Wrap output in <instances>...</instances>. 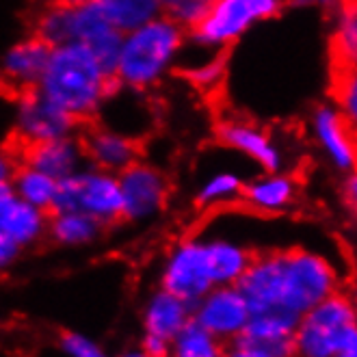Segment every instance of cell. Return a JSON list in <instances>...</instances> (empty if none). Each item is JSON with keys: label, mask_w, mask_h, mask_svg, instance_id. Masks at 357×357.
Returning a JSON list of instances; mask_svg holds the SVG:
<instances>
[{"label": "cell", "mask_w": 357, "mask_h": 357, "mask_svg": "<svg viewBox=\"0 0 357 357\" xmlns=\"http://www.w3.org/2000/svg\"><path fill=\"white\" fill-rule=\"evenodd\" d=\"M39 91L85 126L100 119L119 85L87 46L63 44L52 48Z\"/></svg>", "instance_id": "1"}, {"label": "cell", "mask_w": 357, "mask_h": 357, "mask_svg": "<svg viewBox=\"0 0 357 357\" xmlns=\"http://www.w3.org/2000/svg\"><path fill=\"white\" fill-rule=\"evenodd\" d=\"M206 254L213 271L215 286H236L238 280L245 275L249 264L254 262L256 251L247 245L225 238V236H204Z\"/></svg>", "instance_id": "19"}, {"label": "cell", "mask_w": 357, "mask_h": 357, "mask_svg": "<svg viewBox=\"0 0 357 357\" xmlns=\"http://www.w3.org/2000/svg\"><path fill=\"white\" fill-rule=\"evenodd\" d=\"M63 210H80V213L96 217L107 227L123 221L119 176L98 169L93 165H85L76 174L59 180L52 213H63Z\"/></svg>", "instance_id": "5"}, {"label": "cell", "mask_w": 357, "mask_h": 357, "mask_svg": "<svg viewBox=\"0 0 357 357\" xmlns=\"http://www.w3.org/2000/svg\"><path fill=\"white\" fill-rule=\"evenodd\" d=\"M210 3L213 0H162L165 13L178 20L184 29H193L204 17Z\"/></svg>", "instance_id": "28"}, {"label": "cell", "mask_w": 357, "mask_h": 357, "mask_svg": "<svg viewBox=\"0 0 357 357\" xmlns=\"http://www.w3.org/2000/svg\"><path fill=\"white\" fill-rule=\"evenodd\" d=\"M52 46L35 33L13 41L3 56V85L11 96L37 89L46 74Z\"/></svg>", "instance_id": "14"}, {"label": "cell", "mask_w": 357, "mask_h": 357, "mask_svg": "<svg viewBox=\"0 0 357 357\" xmlns=\"http://www.w3.org/2000/svg\"><path fill=\"white\" fill-rule=\"evenodd\" d=\"M227 344L202 327L195 319L172 340V357H225Z\"/></svg>", "instance_id": "25"}, {"label": "cell", "mask_w": 357, "mask_h": 357, "mask_svg": "<svg viewBox=\"0 0 357 357\" xmlns=\"http://www.w3.org/2000/svg\"><path fill=\"white\" fill-rule=\"evenodd\" d=\"M180 68L182 76L202 93L217 91L223 85V78L227 72V52H206L202 61L188 63V66L182 63Z\"/></svg>", "instance_id": "27"}, {"label": "cell", "mask_w": 357, "mask_h": 357, "mask_svg": "<svg viewBox=\"0 0 357 357\" xmlns=\"http://www.w3.org/2000/svg\"><path fill=\"white\" fill-rule=\"evenodd\" d=\"M215 141L223 148L249 158L256 167H260V172H286V154L282 145L264 126L256 121L223 117L215 123Z\"/></svg>", "instance_id": "10"}, {"label": "cell", "mask_w": 357, "mask_h": 357, "mask_svg": "<svg viewBox=\"0 0 357 357\" xmlns=\"http://www.w3.org/2000/svg\"><path fill=\"white\" fill-rule=\"evenodd\" d=\"M22 247H20L15 241L7 238V236H0V266L9 268L17 262V258L22 256Z\"/></svg>", "instance_id": "32"}, {"label": "cell", "mask_w": 357, "mask_h": 357, "mask_svg": "<svg viewBox=\"0 0 357 357\" xmlns=\"http://www.w3.org/2000/svg\"><path fill=\"white\" fill-rule=\"evenodd\" d=\"M351 299H353V305H355V312H357V284H355V288L351 292Z\"/></svg>", "instance_id": "37"}, {"label": "cell", "mask_w": 357, "mask_h": 357, "mask_svg": "<svg viewBox=\"0 0 357 357\" xmlns=\"http://www.w3.org/2000/svg\"><path fill=\"white\" fill-rule=\"evenodd\" d=\"M282 254V303L284 310L303 319L333 292H338V271L317 251L292 247L280 249Z\"/></svg>", "instance_id": "4"}, {"label": "cell", "mask_w": 357, "mask_h": 357, "mask_svg": "<svg viewBox=\"0 0 357 357\" xmlns=\"http://www.w3.org/2000/svg\"><path fill=\"white\" fill-rule=\"evenodd\" d=\"M247 180L229 169H219L215 174L206 176V180L195 191V206L197 208H221L236 204L243 197Z\"/></svg>", "instance_id": "24"}, {"label": "cell", "mask_w": 357, "mask_h": 357, "mask_svg": "<svg viewBox=\"0 0 357 357\" xmlns=\"http://www.w3.org/2000/svg\"><path fill=\"white\" fill-rule=\"evenodd\" d=\"M160 286L182 297L193 307L210 290L217 288L213 271H210L204 236H188L172 247L160 271Z\"/></svg>", "instance_id": "8"}, {"label": "cell", "mask_w": 357, "mask_h": 357, "mask_svg": "<svg viewBox=\"0 0 357 357\" xmlns=\"http://www.w3.org/2000/svg\"><path fill=\"white\" fill-rule=\"evenodd\" d=\"M310 132L325 160L340 174L357 172V132L335 104H319L310 115Z\"/></svg>", "instance_id": "11"}, {"label": "cell", "mask_w": 357, "mask_h": 357, "mask_svg": "<svg viewBox=\"0 0 357 357\" xmlns=\"http://www.w3.org/2000/svg\"><path fill=\"white\" fill-rule=\"evenodd\" d=\"M104 229L107 225L87 213L63 210V213H50L48 238L59 247H87L102 238Z\"/></svg>", "instance_id": "20"}, {"label": "cell", "mask_w": 357, "mask_h": 357, "mask_svg": "<svg viewBox=\"0 0 357 357\" xmlns=\"http://www.w3.org/2000/svg\"><path fill=\"white\" fill-rule=\"evenodd\" d=\"M96 3L121 33H130L165 13L162 0H96Z\"/></svg>", "instance_id": "22"}, {"label": "cell", "mask_w": 357, "mask_h": 357, "mask_svg": "<svg viewBox=\"0 0 357 357\" xmlns=\"http://www.w3.org/2000/svg\"><path fill=\"white\" fill-rule=\"evenodd\" d=\"M355 323L357 312L351 295L333 292L303 314L295 331V357H335Z\"/></svg>", "instance_id": "6"}, {"label": "cell", "mask_w": 357, "mask_h": 357, "mask_svg": "<svg viewBox=\"0 0 357 357\" xmlns=\"http://www.w3.org/2000/svg\"><path fill=\"white\" fill-rule=\"evenodd\" d=\"M59 347L68 357H111L96 340L80 331H66L61 335Z\"/></svg>", "instance_id": "29"}, {"label": "cell", "mask_w": 357, "mask_h": 357, "mask_svg": "<svg viewBox=\"0 0 357 357\" xmlns=\"http://www.w3.org/2000/svg\"><path fill=\"white\" fill-rule=\"evenodd\" d=\"M193 319L225 344L245 333L251 310L238 286H217L193 307Z\"/></svg>", "instance_id": "13"}, {"label": "cell", "mask_w": 357, "mask_h": 357, "mask_svg": "<svg viewBox=\"0 0 357 357\" xmlns=\"http://www.w3.org/2000/svg\"><path fill=\"white\" fill-rule=\"evenodd\" d=\"M299 182L290 172H262L260 176L249 178L241 204L258 215H280L288 210L297 199Z\"/></svg>", "instance_id": "17"}, {"label": "cell", "mask_w": 357, "mask_h": 357, "mask_svg": "<svg viewBox=\"0 0 357 357\" xmlns=\"http://www.w3.org/2000/svg\"><path fill=\"white\" fill-rule=\"evenodd\" d=\"M286 0H213L204 17L188 29V46L204 52H227L258 24L284 9Z\"/></svg>", "instance_id": "3"}, {"label": "cell", "mask_w": 357, "mask_h": 357, "mask_svg": "<svg viewBox=\"0 0 357 357\" xmlns=\"http://www.w3.org/2000/svg\"><path fill=\"white\" fill-rule=\"evenodd\" d=\"M191 319H193V305L160 286L145 301L143 331L174 340Z\"/></svg>", "instance_id": "18"}, {"label": "cell", "mask_w": 357, "mask_h": 357, "mask_svg": "<svg viewBox=\"0 0 357 357\" xmlns=\"http://www.w3.org/2000/svg\"><path fill=\"white\" fill-rule=\"evenodd\" d=\"M82 126L48 96L29 89L11 96V139L13 145H33L80 132Z\"/></svg>", "instance_id": "7"}, {"label": "cell", "mask_w": 357, "mask_h": 357, "mask_svg": "<svg viewBox=\"0 0 357 357\" xmlns=\"http://www.w3.org/2000/svg\"><path fill=\"white\" fill-rule=\"evenodd\" d=\"M119 357H150V355L139 347V349H128V351H123Z\"/></svg>", "instance_id": "36"}, {"label": "cell", "mask_w": 357, "mask_h": 357, "mask_svg": "<svg viewBox=\"0 0 357 357\" xmlns=\"http://www.w3.org/2000/svg\"><path fill=\"white\" fill-rule=\"evenodd\" d=\"M50 213L20 197L11 182H0V236L15 241L22 249L48 236Z\"/></svg>", "instance_id": "15"}, {"label": "cell", "mask_w": 357, "mask_h": 357, "mask_svg": "<svg viewBox=\"0 0 357 357\" xmlns=\"http://www.w3.org/2000/svg\"><path fill=\"white\" fill-rule=\"evenodd\" d=\"M342 199L349 208V213L353 215V219L357 221V172H351L344 176L342 182Z\"/></svg>", "instance_id": "31"}, {"label": "cell", "mask_w": 357, "mask_h": 357, "mask_svg": "<svg viewBox=\"0 0 357 357\" xmlns=\"http://www.w3.org/2000/svg\"><path fill=\"white\" fill-rule=\"evenodd\" d=\"M9 145L15 150L20 162L31 165L35 169L44 172L56 180L68 178L78 169H82L85 165H89L80 132L44 141V143H33V145H13V143Z\"/></svg>", "instance_id": "16"}, {"label": "cell", "mask_w": 357, "mask_h": 357, "mask_svg": "<svg viewBox=\"0 0 357 357\" xmlns=\"http://www.w3.org/2000/svg\"><path fill=\"white\" fill-rule=\"evenodd\" d=\"M141 349L150 357H172V340L160 338V335H154L148 331H143Z\"/></svg>", "instance_id": "30"}, {"label": "cell", "mask_w": 357, "mask_h": 357, "mask_svg": "<svg viewBox=\"0 0 357 357\" xmlns=\"http://www.w3.org/2000/svg\"><path fill=\"white\" fill-rule=\"evenodd\" d=\"M329 93L331 102L357 132V63L329 68Z\"/></svg>", "instance_id": "26"}, {"label": "cell", "mask_w": 357, "mask_h": 357, "mask_svg": "<svg viewBox=\"0 0 357 357\" xmlns=\"http://www.w3.org/2000/svg\"><path fill=\"white\" fill-rule=\"evenodd\" d=\"M335 357H357V323L353 327H349L340 351L335 353Z\"/></svg>", "instance_id": "34"}, {"label": "cell", "mask_w": 357, "mask_h": 357, "mask_svg": "<svg viewBox=\"0 0 357 357\" xmlns=\"http://www.w3.org/2000/svg\"><path fill=\"white\" fill-rule=\"evenodd\" d=\"M295 7H319V9H338L342 0H288Z\"/></svg>", "instance_id": "35"}, {"label": "cell", "mask_w": 357, "mask_h": 357, "mask_svg": "<svg viewBox=\"0 0 357 357\" xmlns=\"http://www.w3.org/2000/svg\"><path fill=\"white\" fill-rule=\"evenodd\" d=\"M123 221L143 223L158 217L169 202L172 184L160 167L143 158L119 174Z\"/></svg>", "instance_id": "9"}, {"label": "cell", "mask_w": 357, "mask_h": 357, "mask_svg": "<svg viewBox=\"0 0 357 357\" xmlns=\"http://www.w3.org/2000/svg\"><path fill=\"white\" fill-rule=\"evenodd\" d=\"M7 182H11L13 191L22 199H26L29 204H33L41 210L52 213L54 202H56V193H59V180L56 178L35 169V167H31V165L20 162L13 178Z\"/></svg>", "instance_id": "23"}, {"label": "cell", "mask_w": 357, "mask_h": 357, "mask_svg": "<svg viewBox=\"0 0 357 357\" xmlns=\"http://www.w3.org/2000/svg\"><path fill=\"white\" fill-rule=\"evenodd\" d=\"M80 139L82 145H85L87 162L98 167V169L117 176L137 160H141L143 154V145L139 137L123 132L102 119L82 126Z\"/></svg>", "instance_id": "12"}, {"label": "cell", "mask_w": 357, "mask_h": 357, "mask_svg": "<svg viewBox=\"0 0 357 357\" xmlns=\"http://www.w3.org/2000/svg\"><path fill=\"white\" fill-rule=\"evenodd\" d=\"M225 357H271L268 353L251 347L243 340H234L232 344H227V351H225Z\"/></svg>", "instance_id": "33"}, {"label": "cell", "mask_w": 357, "mask_h": 357, "mask_svg": "<svg viewBox=\"0 0 357 357\" xmlns=\"http://www.w3.org/2000/svg\"><path fill=\"white\" fill-rule=\"evenodd\" d=\"M357 63V0H342L329 35V68Z\"/></svg>", "instance_id": "21"}, {"label": "cell", "mask_w": 357, "mask_h": 357, "mask_svg": "<svg viewBox=\"0 0 357 357\" xmlns=\"http://www.w3.org/2000/svg\"><path fill=\"white\" fill-rule=\"evenodd\" d=\"M186 46L188 29L167 13L130 33H123L115 68L119 89L150 93L180 68Z\"/></svg>", "instance_id": "2"}]
</instances>
